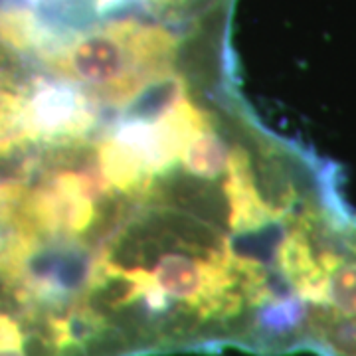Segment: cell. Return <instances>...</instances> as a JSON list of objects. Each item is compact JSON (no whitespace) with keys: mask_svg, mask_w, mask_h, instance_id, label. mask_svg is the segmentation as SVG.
Instances as JSON below:
<instances>
[{"mask_svg":"<svg viewBox=\"0 0 356 356\" xmlns=\"http://www.w3.org/2000/svg\"><path fill=\"white\" fill-rule=\"evenodd\" d=\"M99 163H102L99 168L107 178V182L117 186L119 191H137L151 175L145 165V159L135 149H131L115 137L103 143L99 151Z\"/></svg>","mask_w":356,"mask_h":356,"instance_id":"3957f363","label":"cell"},{"mask_svg":"<svg viewBox=\"0 0 356 356\" xmlns=\"http://www.w3.org/2000/svg\"><path fill=\"white\" fill-rule=\"evenodd\" d=\"M91 121L88 102L76 89L40 81L24 93V129L30 143H64L83 135Z\"/></svg>","mask_w":356,"mask_h":356,"instance_id":"7a4b0ae2","label":"cell"},{"mask_svg":"<svg viewBox=\"0 0 356 356\" xmlns=\"http://www.w3.org/2000/svg\"><path fill=\"white\" fill-rule=\"evenodd\" d=\"M180 156L191 172L202 178L220 177L229 163L228 151L222 145V140L208 131H200L186 145V149L182 151Z\"/></svg>","mask_w":356,"mask_h":356,"instance_id":"5b68a950","label":"cell"},{"mask_svg":"<svg viewBox=\"0 0 356 356\" xmlns=\"http://www.w3.org/2000/svg\"><path fill=\"white\" fill-rule=\"evenodd\" d=\"M10 72L0 65V159L22 149L28 140L24 129V93L13 89Z\"/></svg>","mask_w":356,"mask_h":356,"instance_id":"277c9868","label":"cell"},{"mask_svg":"<svg viewBox=\"0 0 356 356\" xmlns=\"http://www.w3.org/2000/svg\"><path fill=\"white\" fill-rule=\"evenodd\" d=\"M0 356H28L24 346L22 348H0Z\"/></svg>","mask_w":356,"mask_h":356,"instance_id":"8992f818","label":"cell"},{"mask_svg":"<svg viewBox=\"0 0 356 356\" xmlns=\"http://www.w3.org/2000/svg\"><path fill=\"white\" fill-rule=\"evenodd\" d=\"M175 50L177 40L163 26L121 20L77 34L48 64L113 99H129L165 76Z\"/></svg>","mask_w":356,"mask_h":356,"instance_id":"6da1fadb","label":"cell"}]
</instances>
